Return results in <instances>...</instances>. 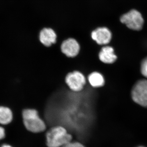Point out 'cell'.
<instances>
[{
	"label": "cell",
	"mask_w": 147,
	"mask_h": 147,
	"mask_svg": "<svg viewBox=\"0 0 147 147\" xmlns=\"http://www.w3.org/2000/svg\"><path fill=\"white\" fill-rule=\"evenodd\" d=\"M13 119V114L9 108L0 106V124L7 125Z\"/></svg>",
	"instance_id": "11"
},
{
	"label": "cell",
	"mask_w": 147,
	"mask_h": 147,
	"mask_svg": "<svg viewBox=\"0 0 147 147\" xmlns=\"http://www.w3.org/2000/svg\"><path fill=\"white\" fill-rule=\"evenodd\" d=\"M121 21L127 28L134 30H140L144 25V18L138 11L132 9L121 17Z\"/></svg>",
	"instance_id": "3"
},
{
	"label": "cell",
	"mask_w": 147,
	"mask_h": 147,
	"mask_svg": "<svg viewBox=\"0 0 147 147\" xmlns=\"http://www.w3.org/2000/svg\"><path fill=\"white\" fill-rule=\"evenodd\" d=\"M5 137V130L2 127L0 126V141Z\"/></svg>",
	"instance_id": "14"
},
{
	"label": "cell",
	"mask_w": 147,
	"mask_h": 147,
	"mask_svg": "<svg viewBox=\"0 0 147 147\" xmlns=\"http://www.w3.org/2000/svg\"><path fill=\"white\" fill-rule=\"evenodd\" d=\"M62 53L69 58H74L80 52V44L77 40L73 38L65 40L61 45Z\"/></svg>",
	"instance_id": "6"
},
{
	"label": "cell",
	"mask_w": 147,
	"mask_h": 147,
	"mask_svg": "<svg viewBox=\"0 0 147 147\" xmlns=\"http://www.w3.org/2000/svg\"><path fill=\"white\" fill-rule=\"evenodd\" d=\"M98 58L102 63L109 65L114 63L117 59L114 48L108 45L101 47L98 53Z\"/></svg>",
	"instance_id": "9"
},
{
	"label": "cell",
	"mask_w": 147,
	"mask_h": 147,
	"mask_svg": "<svg viewBox=\"0 0 147 147\" xmlns=\"http://www.w3.org/2000/svg\"><path fill=\"white\" fill-rule=\"evenodd\" d=\"M112 36L111 32L105 27L98 28L93 31L91 34L92 39L100 46L110 43Z\"/></svg>",
	"instance_id": "7"
},
{
	"label": "cell",
	"mask_w": 147,
	"mask_h": 147,
	"mask_svg": "<svg viewBox=\"0 0 147 147\" xmlns=\"http://www.w3.org/2000/svg\"><path fill=\"white\" fill-rule=\"evenodd\" d=\"M65 82L70 90L74 92L81 91L87 83L84 74L80 71H74L67 74Z\"/></svg>",
	"instance_id": "4"
},
{
	"label": "cell",
	"mask_w": 147,
	"mask_h": 147,
	"mask_svg": "<svg viewBox=\"0 0 147 147\" xmlns=\"http://www.w3.org/2000/svg\"><path fill=\"white\" fill-rule=\"evenodd\" d=\"M87 80L90 86L95 88L103 87L105 84L104 76L100 72L94 71L88 76Z\"/></svg>",
	"instance_id": "10"
},
{
	"label": "cell",
	"mask_w": 147,
	"mask_h": 147,
	"mask_svg": "<svg viewBox=\"0 0 147 147\" xmlns=\"http://www.w3.org/2000/svg\"><path fill=\"white\" fill-rule=\"evenodd\" d=\"M22 117L24 126L29 131L39 133L44 131L46 128L45 121L40 116L36 109H24L22 112Z\"/></svg>",
	"instance_id": "2"
},
{
	"label": "cell",
	"mask_w": 147,
	"mask_h": 147,
	"mask_svg": "<svg viewBox=\"0 0 147 147\" xmlns=\"http://www.w3.org/2000/svg\"><path fill=\"white\" fill-rule=\"evenodd\" d=\"M46 144L48 147H62L71 142L72 136L61 125L53 126L47 131Z\"/></svg>",
	"instance_id": "1"
},
{
	"label": "cell",
	"mask_w": 147,
	"mask_h": 147,
	"mask_svg": "<svg viewBox=\"0 0 147 147\" xmlns=\"http://www.w3.org/2000/svg\"><path fill=\"white\" fill-rule=\"evenodd\" d=\"M57 36L53 29L50 28L42 29L39 35L40 42L45 47H49L55 44Z\"/></svg>",
	"instance_id": "8"
},
{
	"label": "cell",
	"mask_w": 147,
	"mask_h": 147,
	"mask_svg": "<svg viewBox=\"0 0 147 147\" xmlns=\"http://www.w3.org/2000/svg\"><path fill=\"white\" fill-rule=\"evenodd\" d=\"M134 102L143 107H147V80H139L134 85L131 92Z\"/></svg>",
	"instance_id": "5"
},
{
	"label": "cell",
	"mask_w": 147,
	"mask_h": 147,
	"mask_svg": "<svg viewBox=\"0 0 147 147\" xmlns=\"http://www.w3.org/2000/svg\"><path fill=\"white\" fill-rule=\"evenodd\" d=\"M62 147H85L84 145L78 142H70Z\"/></svg>",
	"instance_id": "13"
},
{
	"label": "cell",
	"mask_w": 147,
	"mask_h": 147,
	"mask_svg": "<svg viewBox=\"0 0 147 147\" xmlns=\"http://www.w3.org/2000/svg\"><path fill=\"white\" fill-rule=\"evenodd\" d=\"M1 147H12L9 144H5L2 145L1 146Z\"/></svg>",
	"instance_id": "15"
},
{
	"label": "cell",
	"mask_w": 147,
	"mask_h": 147,
	"mask_svg": "<svg viewBox=\"0 0 147 147\" xmlns=\"http://www.w3.org/2000/svg\"><path fill=\"white\" fill-rule=\"evenodd\" d=\"M141 71L142 75L147 78V57L142 61L141 65Z\"/></svg>",
	"instance_id": "12"
},
{
	"label": "cell",
	"mask_w": 147,
	"mask_h": 147,
	"mask_svg": "<svg viewBox=\"0 0 147 147\" xmlns=\"http://www.w3.org/2000/svg\"></svg>",
	"instance_id": "16"
}]
</instances>
